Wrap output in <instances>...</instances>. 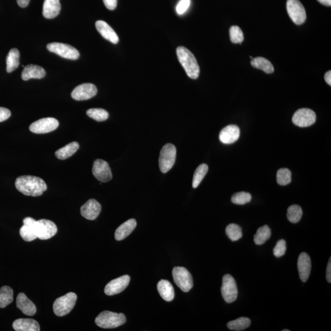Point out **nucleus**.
Wrapping results in <instances>:
<instances>
[{
  "instance_id": "nucleus-24",
  "label": "nucleus",
  "mask_w": 331,
  "mask_h": 331,
  "mask_svg": "<svg viewBox=\"0 0 331 331\" xmlns=\"http://www.w3.org/2000/svg\"><path fill=\"white\" fill-rule=\"evenodd\" d=\"M46 71L40 66L29 65L24 69L22 72V79L24 81H28L30 79H43L45 77Z\"/></svg>"
},
{
  "instance_id": "nucleus-14",
  "label": "nucleus",
  "mask_w": 331,
  "mask_h": 331,
  "mask_svg": "<svg viewBox=\"0 0 331 331\" xmlns=\"http://www.w3.org/2000/svg\"><path fill=\"white\" fill-rule=\"evenodd\" d=\"M97 91V88L94 84H83L74 88L72 91L71 97L77 101L87 100L95 96Z\"/></svg>"
},
{
  "instance_id": "nucleus-28",
  "label": "nucleus",
  "mask_w": 331,
  "mask_h": 331,
  "mask_svg": "<svg viewBox=\"0 0 331 331\" xmlns=\"http://www.w3.org/2000/svg\"><path fill=\"white\" fill-rule=\"evenodd\" d=\"M20 52L17 49H12L6 58V71L12 72L20 66Z\"/></svg>"
},
{
  "instance_id": "nucleus-15",
  "label": "nucleus",
  "mask_w": 331,
  "mask_h": 331,
  "mask_svg": "<svg viewBox=\"0 0 331 331\" xmlns=\"http://www.w3.org/2000/svg\"><path fill=\"white\" fill-rule=\"evenodd\" d=\"M130 282V277L125 275L118 279H113L107 284L105 288V294L113 296L124 291L127 288Z\"/></svg>"
},
{
  "instance_id": "nucleus-47",
  "label": "nucleus",
  "mask_w": 331,
  "mask_h": 331,
  "mask_svg": "<svg viewBox=\"0 0 331 331\" xmlns=\"http://www.w3.org/2000/svg\"><path fill=\"white\" fill-rule=\"evenodd\" d=\"M317 1L324 6H330L331 0H317Z\"/></svg>"
},
{
  "instance_id": "nucleus-12",
  "label": "nucleus",
  "mask_w": 331,
  "mask_h": 331,
  "mask_svg": "<svg viewBox=\"0 0 331 331\" xmlns=\"http://www.w3.org/2000/svg\"><path fill=\"white\" fill-rule=\"evenodd\" d=\"M316 114L313 110L302 108L297 110L293 115L292 121L293 124L299 127H307L315 124L316 122Z\"/></svg>"
},
{
  "instance_id": "nucleus-45",
  "label": "nucleus",
  "mask_w": 331,
  "mask_h": 331,
  "mask_svg": "<svg viewBox=\"0 0 331 331\" xmlns=\"http://www.w3.org/2000/svg\"><path fill=\"white\" fill-rule=\"evenodd\" d=\"M30 0H17L18 6L21 8H25L29 4Z\"/></svg>"
},
{
  "instance_id": "nucleus-9",
  "label": "nucleus",
  "mask_w": 331,
  "mask_h": 331,
  "mask_svg": "<svg viewBox=\"0 0 331 331\" xmlns=\"http://www.w3.org/2000/svg\"><path fill=\"white\" fill-rule=\"evenodd\" d=\"M222 295L224 300L227 303H232L238 298V289L235 280L229 274H226L223 277Z\"/></svg>"
},
{
  "instance_id": "nucleus-3",
  "label": "nucleus",
  "mask_w": 331,
  "mask_h": 331,
  "mask_svg": "<svg viewBox=\"0 0 331 331\" xmlns=\"http://www.w3.org/2000/svg\"><path fill=\"white\" fill-rule=\"evenodd\" d=\"M127 321L124 314L104 311L96 318L98 326L104 329H113L123 325Z\"/></svg>"
},
{
  "instance_id": "nucleus-5",
  "label": "nucleus",
  "mask_w": 331,
  "mask_h": 331,
  "mask_svg": "<svg viewBox=\"0 0 331 331\" xmlns=\"http://www.w3.org/2000/svg\"><path fill=\"white\" fill-rule=\"evenodd\" d=\"M176 148L172 144L165 145L160 151L159 166L163 173L168 172L174 165L176 159Z\"/></svg>"
},
{
  "instance_id": "nucleus-21",
  "label": "nucleus",
  "mask_w": 331,
  "mask_h": 331,
  "mask_svg": "<svg viewBox=\"0 0 331 331\" xmlns=\"http://www.w3.org/2000/svg\"><path fill=\"white\" fill-rule=\"evenodd\" d=\"M35 221L31 217L24 219V225L20 229V235L25 241L31 242L37 238L33 226Z\"/></svg>"
},
{
  "instance_id": "nucleus-30",
  "label": "nucleus",
  "mask_w": 331,
  "mask_h": 331,
  "mask_svg": "<svg viewBox=\"0 0 331 331\" xmlns=\"http://www.w3.org/2000/svg\"><path fill=\"white\" fill-rule=\"evenodd\" d=\"M13 301V289L10 286H3L0 289V308H5Z\"/></svg>"
},
{
  "instance_id": "nucleus-19",
  "label": "nucleus",
  "mask_w": 331,
  "mask_h": 331,
  "mask_svg": "<svg viewBox=\"0 0 331 331\" xmlns=\"http://www.w3.org/2000/svg\"><path fill=\"white\" fill-rule=\"evenodd\" d=\"M16 305L22 313L28 315V316H33L36 314V305L23 293H21L18 295Z\"/></svg>"
},
{
  "instance_id": "nucleus-16",
  "label": "nucleus",
  "mask_w": 331,
  "mask_h": 331,
  "mask_svg": "<svg viewBox=\"0 0 331 331\" xmlns=\"http://www.w3.org/2000/svg\"><path fill=\"white\" fill-rule=\"evenodd\" d=\"M102 211V206L96 200L91 199L81 208V213L85 219L89 220H95Z\"/></svg>"
},
{
  "instance_id": "nucleus-44",
  "label": "nucleus",
  "mask_w": 331,
  "mask_h": 331,
  "mask_svg": "<svg viewBox=\"0 0 331 331\" xmlns=\"http://www.w3.org/2000/svg\"><path fill=\"white\" fill-rule=\"evenodd\" d=\"M326 279L329 283L331 282V258H330L326 269Z\"/></svg>"
},
{
  "instance_id": "nucleus-31",
  "label": "nucleus",
  "mask_w": 331,
  "mask_h": 331,
  "mask_svg": "<svg viewBox=\"0 0 331 331\" xmlns=\"http://www.w3.org/2000/svg\"><path fill=\"white\" fill-rule=\"evenodd\" d=\"M251 320L248 318L241 317L235 320L229 321L227 326L230 330H243L248 328L250 326Z\"/></svg>"
},
{
  "instance_id": "nucleus-41",
  "label": "nucleus",
  "mask_w": 331,
  "mask_h": 331,
  "mask_svg": "<svg viewBox=\"0 0 331 331\" xmlns=\"http://www.w3.org/2000/svg\"><path fill=\"white\" fill-rule=\"evenodd\" d=\"M190 0H181L177 5L176 12L179 15H182L188 10L190 6Z\"/></svg>"
},
{
  "instance_id": "nucleus-2",
  "label": "nucleus",
  "mask_w": 331,
  "mask_h": 331,
  "mask_svg": "<svg viewBox=\"0 0 331 331\" xmlns=\"http://www.w3.org/2000/svg\"><path fill=\"white\" fill-rule=\"evenodd\" d=\"M177 55L188 76L197 80L200 75V68L193 53L185 47L180 46L177 49Z\"/></svg>"
},
{
  "instance_id": "nucleus-35",
  "label": "nucleus",
  "mask_w": 331,
  "mask_h": 331,
  "mask_svg": "<svg viewBox=\"0 0 331 331\" xmlns=\"http://www.w3.org/2000/svg\"><path fill=\"white\" fill-rule=\"evenodd\" d=\"M87 115L97 122L105 121L108 119L109 116L107 110L99 108L88 109L87 111Z\"/></svg>"
},
{
  "instance_id": "nucleus-1",
  "label": "nucleus",
  "mask_w": 331,
  "mask_h": 331,
  "mask_svg": "<svg viewBox=\"0 0 331 331\" xmlns=\"http://www.w3.org/2000/svg\"><path fill=\"white\" fill-rule=\"evenodd\" d=\"M15 188L25 196L37 197L42 196L47 189L46 182L38 177L22 176L15 182Z\"/></svg>"
},
{
  "instance_id": "nucleus-43",
  "label": "nucleus",
  "mask_w": 331,
  "mask_h": 331,
  "mask_svg": "<svg viewBox=\"0 0 331 331\" xmlns=\"http://www.w3.org/2000/svg\"><path fill=\"white\" fill-rule=\"evenodd\" d=\"M104 4L109 10H114L118 5V0H103Z\"/></svg>"
},
{
  "instance_id": "nucleus-39",
  "label": "nucleus",
  "mask_w": 331,
  "mask_h": 331,
  "mask_svg": "<svg viewBox=\"0 0 331 331\" xmlns=\"http://www.w3.org/2000/svg\"><path fill=\"white\" fill-rule=\"evenodd\" d=\"M229 36L231 42L235 44H240L244 40V33L238 26H232L230 28Z\"/></svg>"
},
{
  "instance_id": "nucleus-36",
  "label": "nucleus",
  "mask_w": 331,
  "mask_h": 331,
  "mask_svg": "<svg viewBox=\"0 0 331 331\" xmlns=\"http://www.w3.org/2000/svg\"><path fill=\"white\" fill-rule=\"evenodd\" d=\"M226 233L232 241H237L242 237V229L236 224H230L226 228Z\"/></svg>"
},
{
  "instance_id": "nucleus-37",
  "label": "nucleus",
  "mask_w": 331,
  "mask_h": 331,
  "mask_svg": "<svg viewBox=\"0 0 331 331\" xmlns=\"http://www.w3.org/2000/svg\"><path fill=\"white\" fill-rule=\"evenodd\" d=\"M277 181L280 185L285 186L291 181V172L288 169L282 168L277 171Z\"/></svg>"
},
{
  "instance_id": "nucleus-46",
  "label": "nucleus",
  "mask_w": 331,
  "mask_h": 331,
  "mask_svg": "<svg viewBox=\"0 0 331 331\" xmlns=\"http://www.w3.org/2000/svg\"><path fill=\"white\" fill-rule=\"evenodd\" d=\"M324 80H325L327 84H329V86H331V71H328L326 72L325 75H324Z\"/></svg>"
},
{
  "instance_id": "nucleus-34",
  "label": "nucleus",
  "mask_w": 331,
  "mask_h": 331,
  "mask_svg": "<svg viewBox=\"0 0 331 331\" xmlns=\"http://www.w3.org/2000/svg\"><path fill=\"white\" fill-rule=\"evenodd\" d=\"M302 216V208L298 205L289 206L287 212V218L290 222L297 223L301 220Z\"/></svg>"
},
{
  "instance_id": "nucleus-18",
  "label": "nucleus",
  "mask_w": 331,
  "mask_h": 331,
  "mask_svg": "<svg viewBox=\"0 0 331 331\" xmlns=\"http://www.w3.org/2000/svg\"><path fill=\"white\" fill-rule=\"evenodd\" d=\"M298 268L299 277L302 282H306L310 276L311 268L310 258L303 252L299 255L298 261Z\"/></svg>"
},
{
  "instance_id": "nucleus-33",
  "label": "nucleus",
  "mask_w": 331,
  "mask_h": 331,
  "mask_svg": "<svg viewBox=\"0 0 331 331\" xmlns=\"http://www.w3.org/2000/svg\"><path fill=\"white\" fill-rule=\"evenodd\" d=\"M209 170L208 166L206 164H202L199 166L194 172L192 186L194 188H197L203 181L204 177L206 176Z\"/></svg>"
},
{
  "instance_id": "nucleus-7",
  "label": "nucleus",
  "mask_w": 331,
  "mask_h": 331,
  "mask_svg": "<svg viewBox=\"0 0 331 331\" xmlns=\"http://www.w3.org/2000/svg\"><path fill=\"white\" fill-rule=\"evenodd\" d=\"M172 276L176 284L182 291L187 293L193 288V277L184 267H175L172 270Z\"/></svg>"
},
{
  "instance_id": "nucleus-27",
  "label": "nucleus",
  "mask_w": 331,
  "mask_h": 331,
  "mask_svg": "<svg viewBox=\"0 0 331 331\" xmlns=\"http://www.w3.org/2000/svg\"><path fill=\"white\" fill-rule=\"evenodd\" d=\"M80 149V144L77 142H72L64 147L56 151L55 154L59 160H65L73 155Z\"/></svg>"
},
{
  "instance_id": "nucleus-23",
  "label": "nucleus",
  "mask_w": 331,
  "mask_h": 331,
  "mask_svg": "<svg viewBox=\"0 0 331 331\" xmlns=\"http://www.w3.org/2000/svg\"><path fill=\"white\" fill-rule=\"evenodd\" d=\"M61 10L60 0H45L44 2L43 14L44 17L51 20L57 16Z\"/></svg>"
},
{
  "instance_id": "nucleus-26",
  "label": "nucleus",
  "mask_w": 331,
  "mask_h": 331,
  "mask_svg": "<svg viewBox=\"0 0 331 331\" xmlns=\"http://www.w3.org/2000/svg\"><path fill=\"white\" fill-rule=\"evenodd\" d=\"M157 289L161 297L167 302L172 301L174 298L175 293L171 283L168 280H162L158 283Z\"/></svg>"
},
{
  "instance_id": "nucleus-20",
  "label": "nucleus",
  "mask_w": 331,
  "mask_h": 331,
  "mask_svg": "<svg viewBox=\"0 0 331 331\" xmlns=\"http://www.w3.org/2000/svg\"><path fill=\"white\" fill-rule=\"evenodd\" d=\"M95 26L97 30L99 31V32L104 38L108 40L109 42L113 44H118L119 43V38L118 34L106 22L98 21L96 22Z\"/></svg>"
},
{
  "instance_id": "nucleus-32",
  "label": "nucleus",
  "mask_w": 331,
  "mask_h": 331,
  "mask_svg": "<svg viewBox=\"0 0 331 331\" xmlns=\"http://www.w3.org/2000/svg\"><path fill=\"white\" fill-rule=\"evenodd\" d=\"M270 236L269 227L264 225L258 228L257 234L254 236V242L258 245H263L270 238Z\"/></svg>"
},
{
  "instance_id": "nucleus-48",
  "label": "nucleus",
  "mask_w": 331,
  "mask_h": 331,
  "mask_svg": "<svg viewBox=\"0 0 331 331\" xmlns=\"http://www.w3.org/2000/svg\"><path fill=\"white\" fill-rule=\"evenodd\" d=\"M289 330H288V329H284V330H283V331H289Z\"/></svg>"
},
{
  "instance_id": "nucleus-8",
  "label": "nucleus",
  "mask_w": 331,
  "mask_h": 331,
  "mask_svg": "<svg viewBox=\"0 0 331 331\" xmlns=\"http://www.w3.org/2000/svg\"><path fill=\"white\" fill-rule=\"evenodd\" d=\"M47 49L50 52L55 53L56 55L61 56L63 58L72 60V61L77 60L80 56V53L76 49L66 44L60 43H50L47 46Z\"/></svg>"
},
{
  "instance_id": "nucleus-42",
  "label": "nucleus",
  "mask_w": 331,
  "mask_h": 331,
  "mask_svg": "<svg viewBox=\"0 0 331 331\" xmlns=\"http://www.w3.org/2000/svg\"><path fill=\"white\" fill-rule=\"evenodd\" d=\"M11 112L8 109L0 107V122H4L10 118Z\"/></svg>"
},
{
  "instance_id": "nucleus-25",
  "label": "nucleus",
  "mask_w": 331,
  "mask_h": 331,
  "mask_svg": "<svg viewBox=\"0 0 331 331\" xmlns=\"http://www.w3.org/2000/svg\"><path fill=\"white\" fill-rule=\"evenodd\" d=\"M137 226V222L135 219H131L122 224L121 226L116 229L115 232V238L116 241L124 240L127 238L131 233L134 231Z\"/></svg>"
},
{
  "instance_id": "nucleus-4",
  "label": "nucleus",
  "mask_w": 331,
  "mask_h": 331,
  "mask_svg": "<svg viewBox=\"0 0 331 331\" xmlns=\"http://www.w3.org/2000/svg\"><path fill=\"white\" fill-rule=\"evenodd\" d=\"M77 296L70 292L56 299L53 305V312L58 317H64L70 313L76 303Z\"/></svg>"
},
{
  "instance_id": "nucleus-10",
  "label": "nucleus",
  "mask_w": 331,
  "mask_h": 331,
  "mask_svg": "<svg viewBox=\"0 0 331 331\" xmlns=\"http://www.w3.org/2000/svg\"><path fill=\"white\" fill-rule=\"evenodd\" d=\"M286 9L289 17L296 25L304 24L306 20L305 8L299 0H288Z\"/></svg>"
},
{
  "instance_id": "nucleus-29",
  "label": "nucleus",
  "mask_w": 331,
  "mask_h": 331,
  "mask_svg": "<svg viewBox=\"0 0 331 331\" xmlns=\"http://www.w3.org/2000/svg\"><path fill=\"white\" fill-rule=\"evenodd\" d=\"M251 64L253 67L261 69L267 74L272 73L274 71V66L269 61L263 57L252 59Z\"/></svg>"
},
{
  "instance_id": "nucleus-40",
  "label": "nucleus",
  "mask_w": 331,
  "mask_h": 331,
  "mask_svg": "<svg viewBox=\"0 0 331 331\" xmlns=\"http://www.w3.org/2000/svg\"><path fill=\"white\" fill-rule=\"evenodd\" d=\"M286 246L285 240H280L277 242L276 247L274 248V255L277 258H280L286 253Z\"/></svg>"
},
{
  "instance_id": "nucleus-17",
  "label": "nucleus",
  "mask_w": 331,
  "mask_h": 331,
  "mask_svg": "<svg viewBox=\"0 0 331 331\" xmlns=\"http://www.w3.org/2000/svg\"><path fill=\"white\" fill-rule=\"evenodd\" d=\"M240 137V129L238 126L231 125L227 126L220 131L219 139L222 143L231 144L235 143Z\"/></svg>"
},
{
  "instance_id": "nucleus-22",
  "label": "nucleus",
  "mask_w": 331,
  "mask_h": 331,
  "mask_svg": "<svg viewBox=\"0 0 331 331\" xmlns=\"http://www.w3.org/2000/svg\"><path fill=\"white\" fill-rule=\"evenodd\" d=\"M12 327L16 331H39L40 326L36 320L31 318H20L14 321Z\"/></svg>"
},
{
  "instance_id": "nucleus-6",
  "label": "nucleus",
  "mask_w": 331,
  "mask_h": 331,
  "mask_svg": "<svg viewBox=\"0 0 331 331\" xmlns=\"http://www.w3.org/2000/svg\"><path fill=\"white\" fill-rule=\"evenodd\" d=\"M33 226L37 238L41 240H47L52 238L58 231L55 224L49 220H36Z\"/></svg>"
},
{
  "instance_id": "nucleus-11",
  "label": "nucleus",
  "mask_w": 331,
  "mask_h": 331,
  "mask_svg": "<svg viewBox=\"0 0 331 331\" xmlns=\"http://www.w3.org/2000/svg\"><path fill=\"white\" fill-rule=\"evenodd\" d=\"M59 122L55 118H47L38 120L30 126V131L35 134H46L59 127Z\"/></svg>"
},
{
  "instance_id": "nucleus-13",
  "label": "nucleus",
  "mask_w": 331,
  "mask_h": 331,
  "mask_svg": "<svg viewBox=\"0 0 331 331\" xmlns=\"http://www.w3.org/2000/svg\"><path fill=\"white\" fill-rule=\"evenodd\" d=\"M92 173L94 178L102 182H108L112 179L111 169L105 160L97 159L94 161Z\"/></svg>"
},
{
  "instance_id": "nucleus-38",
  "label": "nucleus",
  "mask_w": 331,
  "mask_h": 331,
  "mask_svg": "<svg viewBox=\"0 0 331 331\" xmlns=\"http://www.w3.org/2000/svg\"><path fill=\"white\" fill-rule=\"evenodd\" d=\"M251 195L247 192L241 191L233 194L231 198L232 203L238 205H244L250 203Z\"/></svg>"
}]
</instances>
